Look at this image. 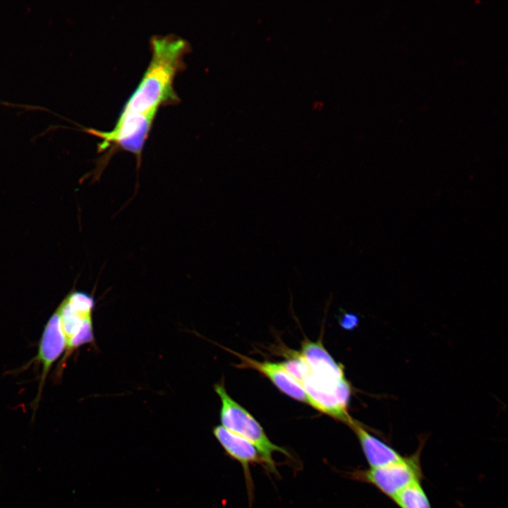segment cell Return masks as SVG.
Returning a JSON list of instances; mask_svg holds the SVG:
<instances>
[{"label": "cell", "instance_id": "cell-2", "mask_svg": "<svg viewBox=\"0 0 508 508\" xmlns=\"http://www.w3.org/2000/svg\"><path fill=\"white\" fill-rule=\"evenodd\" d=\"M157 111L145 113L121 112L118 120L109 131L83 127L80 131L101 139L97 145L98 152L107 150L97 160L96 168L90 174L93 181L98 180L113 154L121 150L133 153L136 157L137 169L141 162L142 152Z\"/></svg>", "mask_w": 508, "mask_h": 508}, {"label": "cell", "instance_id": "cell-10", "mask_svg": "<svg viewBox=\"0 0 508 508\" xmlns=\"http://www.w3.org/2000/svg\"><path fill=\"white\" fill-rule=\"evenodd\" d=\"M213 434L226 454L241 464L247 479L250 465L255 463L264 464L257 448L242 437L222 425L214 427Z\"/></svg>", "mask_w": 508, "mask_h": 508}, {"label": "cell", "instance_id": "cell-3", "mask_svg": "<svg viewBox=\"0 0 508 508\" xmlns=\"http://www.w3.org/2000/svg\"><path fill=\"white\" fill-rule=\"evenodd\" d=\"M214 387L222 403L221 425L252 443L258 450L267 468L276 473L273 454L278 452L289 456V452L269 439L260 423L229 396L223 383L216 384Z\"/></svg>", "mask_w": 508, "mask_h": 508}, {"label": "cell", "instance_id": "cell-6", "mask_svg": "<svg viewBox=\"0 0 508 508\" xmlns=\"http://www.w3.org/2000/svg\"><path fill=\"white\" fill-rule=\"evenodd\" d=\"M65 349V338L60 323L59 315L56 309L47 322L40 339L38 353L31 361L38 362L42 367L38 393L33 401L34 411L37 408L44 382L50 368Z\"/></svg>", "mask_w": 508, "mask_h": 508}, {"label": "cell", "instance_id": "cell-4", "mask_svg": "<svg viewBox=\"0 0 508 508\" xmlns=\"http://www.w3.org/2000/svg\"><path fill=\"white\" fill-rule=\"evenodd\" d=\"M419 454L418 451L399 461L381 467L356 470L351 476L353 479L373 485L393 500L401 492L422 478Z\"/></svg>", "mask_w": 508, "mask_h": 508}, {"label": "cell", "instance_id": "cell-9", "mask_svg": "<svg viewBox=\"0 0 508 508\" xmlns=\"http://www.w3.org/2000/svg\"><path fill=\"white\" fill-rule=\"evenodd\" d=\"M355 433L370 468H377L404 459L397 450L370 433L356 420L349 426Z\"/></svg>", "mask_w": 508, "mask_h": 508}, {"label": "cell", "instance_id": "cell-1", "mask_svg": "<svg viewBox=\"0 0 508 508\" xmlns=\"http://www.w3.org/2000/svg\"><path fill=\"white\" fill-rule=\"evenodd\" d=\"M150 47L149 65L121 112L157 111L161 105L179 100L173 87L174 80L184 66L183 56L189 50V44L181 37L167 35L153 36Z\"/></svg>", "mask_w": 508, "mask_h": 508}, {"label": "cell", "instance_id": "cell-8", "mask_svg": "<svg viewBox=\"0 0 508 508\" xmlns=\"http://www.w3.org/2000/svg\"><path fill=\"white\" fill-rule=\"evenodd\" d=\"M299 353L308 367V372L315 377L333 382L346 380L344 367L334 361L321 342L306 340Z\"/></svg>", "mask_w": 508, "mask_h": 508}, {"label": "cell", "instance_id": "cell-11", "mask_svg": "<svg viewBox=\"0 0 508 508\" xmlns=\"http://www.w3.org/2000/svg\"><path fill=\"white\" fill-rule=\"evenodd\" d=\"M393 500L400 508H431L428 497L420 482L406 488Z\"/></svg>", "mask_w": 508, "mask_h": 508}, {"label": "cell", "instance_id": "cell-7", "mask_svg": "<svg viewBox=\"0 0 508 508\" xmlns=\"http://www.w3.org/2000/svg\"><path fill=\"white\" fill-rule=\"evenodd\" d=\"M241 361L238 368H251L258 371L268 378L279 390L287 396L304 403L308 402L304 389L284 368L282 363L258 361L238 353L231 351Z\"/></svg>", "mask_w": 508, "mask_h": 508}, {"label": "cell", "instance_id": "cell-5", "mask_svg": "<svg viewBox=\"0 0 508 508\" xmlns=\"http://www.w3.org/2000/svg\"><path fill=\"white\" fill-rule=\"evenodd\" d=\"M95 305L92 295L76 290L69 292L61 302L56 310L66 345L83 329L92 325V313Z\"/></svg>", "mask_w": 508, "mask_h": 508}]
</instances>
